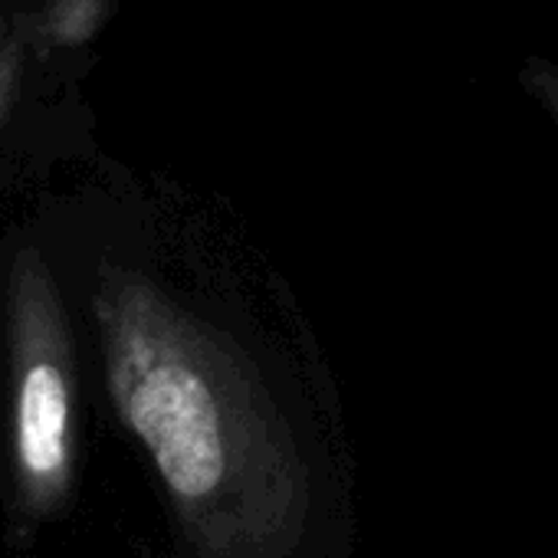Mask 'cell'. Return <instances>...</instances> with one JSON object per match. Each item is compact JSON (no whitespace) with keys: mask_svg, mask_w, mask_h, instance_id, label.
I'll use <instances>...</instances> for the list:
<instances>
[{"mask_svg":"<svg viewBox=\"0 0 558 558\" xmlns=\"http://www.w3.org/2000/svg\"><path fill=\"white\" fill-rule=\"evenodd\" d=\"M11 515L44 529L76 496V355L66 313L37 250L11 269Z\"/></svg>","mask_w":558,"mask_h":558,"instance_id":"2","label":"cell"},{"mask_svg":"<svg viewBox=\"0 0 558 558\" xmlns=\"http://www.w3.org/2000/svg\"><path fill=\"white\" fill-rule=\"evenodd\" d=\"M24 73V37H11L0 47V122H4L8 109L14 106V96L21 89Z\"/></svg>","mask_w":558,"mask_h":558,"instance_id":"4","label":"cell"},{"mask_svg":"<svg viewBox=\"0 0 558 558\" xmlns=\"http://www.w3.org/2000/svg\"><path fill=\"white\" fill-rule=\"evenodd\" d=\"M53 34L60 40H83L96 31V0H60L53 8Z\"/></svg>","mask_w":558,"mask_h":558,"instance_id":"3","label":"cell"},{"mask_svg":"<svg viewBox=\"0 0 558 558\" xmlns=\"http://www.w3.org/2000/svg\"><path fill=\"white\" fill-rule=\"evenodd\" d=\"M106 381L201 558L253 545V502H296L300 466L243 355L158 287L106 272L96 293Z\"/></svg>","mask_w":558,"mask_h":558,"instance_id":"1","label":"cell"},{"mask_svg":"<svg viewBox=\"0 0 558 558\" xmlns=\"http://www.w3.org/2000/svg\"><path fill=\"white\" fill-rule=\"evenodd\" d=\"M525 80H529V89L542 99V106L558 119V70H551L545 63H535L525 73Z\"/></svg>","mask_w":558,"mask_h":558,"instance_id":"5","label":"cell"},{"mask_svg":"<svg viewBox=\"0 0 558 558\" xmlns=\"http://www.w3.org/2000/svg\"><path fill=\"white\" fill-rule=\"evenodd\" d=\"M8 40H4V21H0V47H4Z\"/></svg>","mask_w":558,"mask_h":558,"instance_id":"6","label":"cell"}]
</instances>
